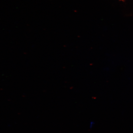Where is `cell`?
I'll use <instances>...</instances> for the list:
<instances>
[{"label":"cell","instance_id":"obj_1","mask_svg":"<svg viewBox=\"0 0 133 133\" xmlns=\"http://www.w3.org/2000/svg\"><path fill=\"white\" fill-rule=\"evenodd\" d=\"M119 1H121L124 2L125 0H119Z\"/></svg>","mask_w":133,"mask_h":133}]
</instances>
